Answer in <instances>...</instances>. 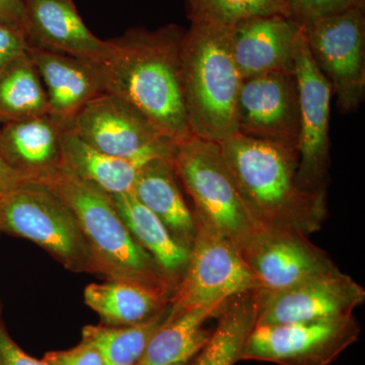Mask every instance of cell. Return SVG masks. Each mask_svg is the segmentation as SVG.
<instances>
[{"label": "cell", "mask_w": 365, "mask_h": 365, "mask_svg": "<svg viewBox=\"0 0 365 365\" xmlns=\"http://www.w3.org/2000/svg\"><path fill=\"white\" fill-rule=\"evenodd\" d=\"M24 31L32 47L71 55L106 66L111 40H102L86 26L72 0H24Z\"/></svg>", "instance_id": "cell-15"}, {"label": "cell", "mask_w": 365, "mask_h": 365, "mask_svg": "<svg viewBox=\"0 0 365 365\" xmlns=\"http://www.w3.org/2000/svg\"><path fill=\"white\" fill-rule=\"evenodd\" d=\"M299 86L300 128L297 185L307 193H325L330 163V120L332 88L312 58L304 34L294 61Z\"/></svg>", "instance_id": "cell-12"}, {"label": "cell", "mask_w": 365, "mask_h": 365, "mask_svg": "<svg viewBox=\"0 0 365 365\" xmlns=\"http://www.w3.org/2000/svg\"><path fill=\"white\" fill-rule=\"evenodd\" d=\"M145 163L103 153L69 128L62 133V169L110 195L131 192L137 175Z\"/></svg>", "instance_id": "cell-23"}, {"label": "cell", "mask_w": 365, "mask_h": 365, "mask_svg": "<svg viewBox=\"0 0 365 365\" xmlns=\"http://www.w3.org/2000/svg\"><path fill=\"white\" fill-rule=\"evenodd\" d=\"M365 4V0H285L287 18L300 26Z\"/></svg>", "instance_id": "cell-28"}, {"label": "cell", "mask_w": 365, "mask_h": 365, "mask_svg": "<svg viewBox=\"0 0 365 365\" xmlns=\"http://www.w3.org/2000/svg\"><path fill=\"white\" fill-rule=\"evenodd\" d=\"M47 93L29 51L0 69V123L43 116Z\"/></svg>", "instance_id": "cell-25"}, {"label": "cell", "mask_w": 365, "mask_h": 365, "mask_svg": "<svg viewBox=\"0 0 365 365\" xmlns=\"http://www.w3.org/2000/svg\"><path fill=\"white\" fill-rule=\"evenodd\" d=\"M256 326L353 316L365 300V290L350 276L325 274L283 289L254 292Z\"/></svg>", "instance_id": "cell-11"}, {"label": "cell", "mask_w": 365, "mask_h": 365, "mask_svg": "<svg viewBox=\"0 0 365 365\" xmlns=\"http://www.w3.org/2000/svg\"><path fill=\"white\" fill-rule=\"evenodd\" d=\"M287 16L285 0H188L190 20H203L232 26L257 16Z\"/></svg>", "instance_id": "cell-27"}, {"label": "cell", "mask_w": 365, "mask_h": 365, "mask_svg": "<svg viewBox=\"0 0 365 365\" xmlns=\"http://www.w3.org/2000/svg\"><path fill=\"white\" fill-rule=\"evenodd\" d=\"M173 292L132 281L107 280L85 288L86 306L100 316L103 325L134 326L148 321L170 304Z\"/></svg>", "instance_id": "cell-20"}, {"label": "cell", "mask_w": 365, "mask_h": 365, "mask_svg": "<svg viewBox=\"0 0 365 365\" xmlns=\"http://www.w3.org/2000/svg\"><path fill=\"white\" fill-rule=\"evenodd\" d=\"M256 314L254 292L228 300L207 344L189 365H235L240 361L242 347L256 326Z\"/></svg>", "instance_id": "cell-24"}, {"label": "cell", "mask_w": 365, "mask_h": 365, "mask_svg": "<svg viewBox=\"0 0 365 365\" xmlns=\"http://www.w3.org/2000/svg\"><path fill=\"white\" fill-rule=\"evenodd\" d=\"M218 144L242 202L259 225L306 235L321 230L326 194L299 188L297 148L240 133Z\"/></svg>", "instance_id": "cell-2"}, {"label": "cell", "mask_w": 365, "mask_h": 365, "mask_svg": "<svg viewBox=\"0 0 365 365\" xmlns=\"http://www.w3.org/2000/svg\"><path fill=\"white\" fill-rule=\"evenodd\" d=\"M191 21L181 43L185 109L192 135L222 143L237 133L242 78L232 49V26Z\"/></svg>", "instance_id": "cell-3"}, {"label": "cell", "mask_w": 365, "mask_h": 365, "mask_svg": "<svg viewBox=\"0 0 365 365\" xmlns=\"http://www.w3.org/2000/svg\"><path fill=\"white\" fill-rule=\"evenodd\" d=\"M41 185L58 196L73 213L90 250L96 274L107 280L165 288L174 294L176 288L132 237L110 194L62 168Z\"/></svg>", "instance_id": "cell-4"}, {"label": "cell", "mask_w": 365, "mask_h": 365, "mask_svg": "<svg viewBox=\"0 0 365 365\" xmlns=\"http://www.w3.org/2000/svg\"><path fill=\"white\" fill-rule=\"evenodd\" d=\"M195 220V237L170 299V314L213 306L263 287L237 246L207 222Z\"/></svg>", "instance_id": "cell-7"}, {"label": "cell", "mask_w": 365, "mask_h": 365, "mask_svg": "<svg viewBox=\"0 0 365 365\" xmlns=\"http://www.w3.org/2000/svg\"><path fill=\"white\" fill-rule=\"evenodd\" d=\"M190 364V362H189ZM189 364H177V365H189Z\"/></svg>", "instance_id": "cell-34"}, {"label": "cell", "mask_w": 365, "mask_h": 365, "mask_svg": "<svg viewBox=\"0 0 365 365\" xmlns=\"http://www.w3.org/2000/svg\"><path fill=\"white\" fill-rule=\"evenodd\" d=\"M64 126L51 115L2 125L0 155L14 170L41 184L61 168Z\"/></svg>", "instance_id": "cell-18"}, {"label": "cell", "mask_w": 365, "mask_h": 365, "mask_svg": "<svg viewBox=\"0 0 365 365\" xmlns=\"http://www.w3.org/2000/svg\"><path fill=\"white\" fill-rule=\"evenodd\" d=\"M170 312V304L153 318L134 326L88 325L83 329V341L95 346L105 365H136L148 343Z\"/></svg>", "instance_id": "cell-26"}, {"label": "cell", "mask_w": 365, "mask_h": 365, "mask_svg": "<svg viewBox=\"0 0 365 365\" xmlns=\"http://www.w3.org/2000/svg\"><path fill=\"white\" fill-rule=\"evenodd\" d=\"M302 30L341 111H355L365 95V4L307 24Z\"/></svg>", "instance_id": "cell-8"}, {"label": "cell", "mask_w": 365, "mask_h": 365, "mask_svg": "<svg viewBox=\"0 0 365 365\" xmlns=\"http://www.w3.org/2000/svg\"><path fill=\"white\" fill-rule=\"evenodd\" d=\"M0 365H49L44 359H34L14 342L7 332L0 306Z\"/></svg>", "instance_id": "cell-31"}, {"label": "cell", "mask_w": 365, "mask_h": 365, "mask_svg": "<svg viewBox=\"0 0 365 365\" xmlns=\"http://www.w3.org/2000/svg\"><path fill=\"white\" fill-rule=\"evenodd\" d=\"M24 0H0V24L24 30Z\"/></svg>", "instance_id": "cell-33"}, {"label": "cell", "mask_w": 365, "mask_h": 365, "mask_svg": "<svg viewBox=\"0 0 365 365\" xmlns=\"http://www.w3.org/2000/svg\"><path fill=\"white\" fill-rule=\"evenodd\" d=\"M361 327L354 316L255 326L241 360L279 365H329L359 340Z\"/></svg>", "instance_id": "cell-10"}, {"label": "cell", "mask_w": 365, "mask_h": 365, "mask_svg": "<svg viewBox=\"0 0 365 365\" xmlns=\"http://www.w3.org/2000/svg\"><path fill=\"white\" fill-rule=\"evenodd\" d=\"M237 133L299 145V86L294 72H271L242 79L237 101Z\"/></svg>", "instance_id": "cell-13"}, {"label": "cell", "mask_w": 365, "mask_h": 365, "mask_svg": "<svg viewBox=\"0 0 365 365\" xmlns=\"http://www.w3.org/2000/svg\"><path fill=\"white\" fill-rule=\"evenodd\" d=\"M242 254L261 280V289H283L339 270L306 235L292 230L262 227Z\"/></svg>", "instance_id": "cell-14"}, {"label": "cell", "mask_w": 365, "mask_h": 365, "mask_svg": "<svg viewBox=\"0 0 365 365\" xmlns=\"http://www.w3.org/2000/svg\"><path fill=\"white\" fill-rule=\"evenodd\" d=\"M43 359L49 365H105L97 348L83 340L71 349L46 353Z\"/></svg>", "instance_id": "cell-29"}, {"label": "cell", "mask_w": 365, "mask_h": 365, "mask_svg": "<svg viewBox=\"0 0 365 365\" xmlns=\"http://www.w3.org/2000/svg\"><path fill=\"white\" fill-rule=\"evenodd\" d=\"M111 196L132 237L177 288L186 270L190 250L179 244L160 218L139 202L131 192Z\"/></svg>", "instance_id": "cell-22"}, {"label": "cell", "mask_w": 365, "mask_h": 365, "mask_svg": "<svg viewBox=\"0 0 365 365\" xmlns=\"http://www.w3.org/2000/svg\"><path fill=\"white\" fill-rule=\"evenodd\" d=\"M29 55L47 93L48 114L66 128L88 103L108 91L102 64L32 46Z\"/></svg>", "instance_id": "cell-17"}, {"label": "cell", "mask_w": 365, "mask_h": 365, "mask_svg": "<svg viewBox=\"0 0 365 365\" xmlns=\"http://www.w3.org/2000/svg\"><path fill=\"white\" fill-rule=\"evenodd\" d=\"M131 193L160 218L179 244L191 248L196 235L195 216L182 195L172 157L146 163L137 175Z\"/></svg>", "instance_id": "cell-19"}, {"label": "cell", "mask_w": 365, "mask_h": 365, "mask_svg": "<svg viewBox=\"0 0 365 365\" xmlns=\"http://www.w3.org/2000/svg\"><path fill=\"white\" fill-rule=\"evenodd\" d=\"M35 242L68 270L96 274L71 209L52 191L32 184L0 197V234Z\"/></svg>", "instance_id": "cell-6"}, {"label": "cell", "mask_w": 365, "mask_h": 365, "mask_svg": "<svg viewBox=\"0 0 365 365\" xmlns=\"http://www.w3.org/2000/svg\"><path fill=\"white\" fill-rule=\"evenodd\" d=\"M36 184L24 176L18 170H14L9 163L0 155V197L6 195L14 190L24 188Z\"/></svg>", "instance_id": "cell-32"}, {"label": "cell", "mask_w": 365, "mask_h": 365, "mask_svg": "<svg viewBox=\"0 0 365 365\" xmlns=\"http://www.w3.org/2000/svg\"><path fill=\"white\" fill-rule=\"evenodd\" d=\"M184 33L173 24L127 30L111 39L112 56L105 66L108 91L126 98L175 144L193 136L182 93Z\"/></svg>", "instance_id": "cell-1"}, {"label": "cell", "mask_w": 365, "mask_h": 365, "mask_svg": "<svg viewBox=\"0 0 365 365\" xmlns=\"http://www.w3.org/2000/svg\"><path fill=\"white\" fill-rule=\"evenodd\" d=\"M30 47L25 31L0 24V69L25 54Z\"/></svg>", "instance_id": "cell-30"}, {"label": "cell", "mask_w": 365, "mask_h": 365, "mask_svg": "<svg viewBox=\"0 0 365 365\" xmlns=\"http://www.w3.org/2000/svg\"><path fill=\"white\" fill-rule=\"evenodd\" d=\"M71 129L93 148L127 160L172 157L175 143L126 98L104 93L76 115Z\"/></svg>", "instance_id": "cell-9"}, {"label": "cell", "mask_w": 365, "mask_h": 365, "mask_svg": "<svg viewBox=\"0 0 365 365\" xmlns=\"http://www.w3.org/2000/svg\"><path fill=\"white\" fill-rule=\"evenodd\" d=\"M1 126H2V124L0 123V130H1Z\"/></svg>", "instance_id": "cell-35"}, {"label": "cell", "mask_w": 365, "mask_h": 365, "mask_svg": "<svg viewBox=\"0 0 365 365\" xmlns=\"http://www.w3.org/2000/svg\"><path fill=\"white\" fill-rule=\"evenodd\" d=\"M172 163L193 201L194 216L222 232L242 253L262 227L242 202L220 144L191 136L175 144Z\"/></svg>", "instance_id": "cell-5"}, {"label": "cell", "mask_w": 365, "mask_h": 365, "mask_svg": "<svg viewBox=\"0 0 365 365\" xmlns=\"http://www.w3.org/2000/svg\"><path fill=\"white\" fill-rule=\"evenodd\" d=\"M302 26L282 14L257 16L232 26V49L242 78L294 72Z\"/></svg>", "instance_id": "cell-16"}, {"label": "cell", "mask_w": 365, "mask_h": 365, "mask_svg": "<svg viewBox=\"0 0 365 365\" xmlns=\"http://www.w3.org/2000/svg\"><path fill=\"white\" fill-rule=\"evenodd\" d=\"M228 302L170 314L151 338L136 365L189 364L207 344L212 331L206 322L217 318Z\"/></svg>", "instance_id": "cell-21"}]
</instances>
